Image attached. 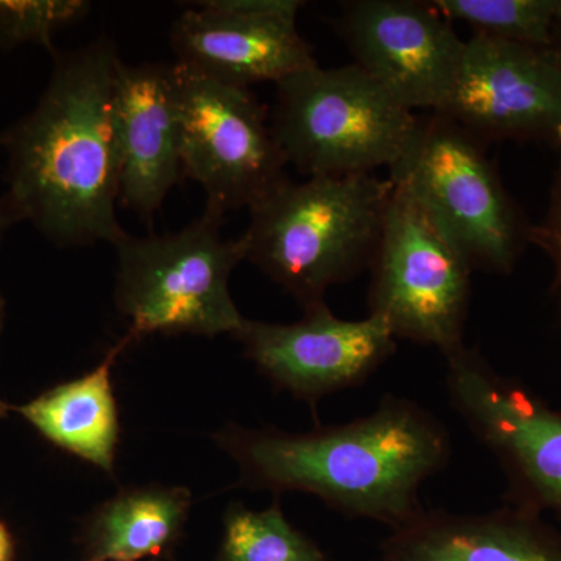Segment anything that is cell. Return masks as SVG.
<instances>
[{
    "instance_id": "cell-21",
    "label": "cell",
    "mask_w": 561,
    "mask_h": 561,
    "mask_svg": "<svg viewBox=\"0 0 561 561\" xmlns=\"http://www.w3.org/2000/svg\"><path fill=\"white\" fill-rule=\"evenodd\" d=\"M530 242L537 243L551 257L561 291V160L553 180L548 213L540 225L531 227Z\"/></svg>"
},
{
    "instance_id": "cell-18",
    "label": "cell",
    "mask_w": 561,
    "mask_h": 561,
    "mask_svg": "<svg viewBox=\"0 0 561 561\" xmlns=\"http://www.w3.org/2000/svg\"><path fill=\"white\" fill-rule=\"evenodd\" d=\"M216 561H331L312 538L291 526L273 502L251 511L232 502L224 515V534Z\"/></svg>"
},
{
    "instance_id": "cell-25",
    "label": "cell",
    "mask_w": 561,
    "mask_h": 561,
    "mask_svg": "<svg viewBox=\"0 0 561 561\" xmlns=\"http://www.w3.org/2000/svg\"><path fill=\"white\" fill-rule=\"evenodd\" d=\"M3 319H5V309H3V298L0 295V331H2Z\"/></svg>"
},
{
    "instance_id": "cell-13",
    "label": "cell",
    "mask_w": 561,
    "mask_h": 561,
    "mask_svg": "<svg viewBox=\"0 0 561 561\" xmlns=\"http://www.w3.org/2000/svg\"><path fill=\"white\" fill-rule=\"evenodd\" d=\"M300 0H209L173 22L179 65L250 88L278 84L317 66L298 31Z\"/></svg>"
},
{
    "instance_id": "cell-17",
    "label": "cell",
    "mask_w": 561,
    "mask_h": 561,
    "mask_svg": "<svg viewBox=\"0 0 561 561\" xmlns=\"http://www.w3.org/2000/svg\"><path fill=\"white\" fill-rule=\"evenodd\" d=\"M192 507L184 486L122 490L99 505L83 527L84 561H154L172 551Z\"/></svg>"
},
{
    "instance_id": "cell-2",
    "label": "cell",
    "mask_w": 561,
    "mask_h": 561,
    "mask_svg": "<svg viewBox=\"0 0 561 561\" xmlns=\"http://www.w3.org/2000/svg\"><path fill=\"white\" fill-rule=\"evenodd\" d=\"M213 440L239 485L319 497L346 518L400 529L424 512L420 490L448 467L449 432L409 398L383 394L368 415L308 432L228 423Z\"/></svg>"
},
{
    "instance_id": "cell-19",
    "label": "cell",
    "mask_w": 561,
    "mask_h": 561,
    "mask_svg": "<svg viewBox=\"0 0 561 561\" xmlns=\"http://www.w3.org/2000/svg\"><path fill=\"white\" fill-rule=\"evenodd\" d=\"M449 22L470 25L474 35L551 49L560 0H430Z\"/></svg>"
},
{
    "instance_id": "cell-1",
    "label": "cell",
    "mask_w": 561,
    "mask_h": 561,
    "mask_svg": "<svg viewBox=\"0 0 561 561\" xmlns=\"http://www.w3.org/2000/svg\"><path fill=\"white\" fill-rule=\"evenodd\" d=\"M119 54L110 39L55 54L35 108L0 133L7 153L3 201L51 243L116 245L121 158L114 94Z\"/></svg>"
},
{
    "instance_id": "cell-14",
    "label": "cell",
    "mask_w": 561,
    "mask_h": 561,
    "mask_svg": "<svg viewBox=\"0 0 561 561\" xmlns=\"http://www.w3.org/2000/svg\"><path fill=\"white\" fill-rule=\"evenodd\" d=\"M119 203L150 219L183 179L175 66L122 61L114 94Z\"/></svg>"
},
{
    "instance_id": "cell-9",
    "label": "cell",
    "mask_w": 561,
    "mask_h": 561,
    "mask_svg": "<svg viewBox=\"0 0 561 561\" xmlns=\"http://www.w3.org/2000/svg\"><path fill=\"white\" fill-rule=\"evenodd\" d=\"M446 360L454 411L507 476L511 504L561 518V409L460 346Z\"/></svg>"
},
{
    "instance_id": "cell-11",
    "label": "cell",
    "mask_w": 561,
    "mask_h": 561,
    "mask_svg": "<svg viewBox=\"0 0 561 561\" xmlns=\"http://www.w3.org/2000/svg\"><path fill=\"white\" fill-rule=\"evenodd\" d=\"M435 114L481 142L542 139L561 149L559 62L551 49L472 35L453 90Z\"/></svg>"
},
{
    "instance_id": "cell-8",
    "label": "cell",
    "mask_w": 561,
    "mask_h": 561,
    "mask_svg": "<svg viewBox=\"0 0 561 561\" xmlns=\"http://www.w3.org/2000/svg\"><path fill=\"white\" fill-rule=\"evenodd\" d=\"M173 66L183 176L201 184L206 210L253 208L289 181L271 117L250 88Z\"/></svg>"
},
{
    "instance_id": "cell-16",
    "label": "cell",
    "mask_w": 561,
    "mask_h": 561,
    "mask_svg": "<svg viewBox=\"0 0 561 561\" xmlns=\"http://www.w3.org/2000/svg\"><path fill=\"white\" fill-rule=\"evenodd\" d=\"M131 345L122 339L98 367L16 409L51 445L113 474L121 424L113 389V367Z\"/></svg>"
},
{
    "instance_id": "cell-22",
    "label": "cell",
    "mask_w": 561,
    "mask_h": 561,
    "mask_svg": "<svg viewBox=\"0 0 561 561\" xmlns=\"http://www.w3.org/2000/svg\"><path fill=\"white\" fill-rule=\"evenodd\" d=\"M14 560V541L5 524L0 522V561Z\"/></svg>"
},
{
    "instance_id": "cell-12",
    "label": "cell",
    "mask_w": 561,
    "mask_h": 561,
    "mask_svg": "<svg viewBox=\"0 0 561 561\" xmlns=\"http://www.w3.org/2000/svg\"><path fill=\"white\" fill-rule=\"evenodd\" d=\"M234 337L273 387L311 405L367 382L397 351V339L378 317L339 319L327 302L297 323L247 319Z\"/></svg>"
},
{
    "instance_id": "cell-23",
    "label": "cell",
    "mask_w": 561,
    "mask_h": 561,
    "mask_svg": "<svg viewBox=\"0 0 561 561\" xmlns=\"http://www.w3.org/2000/svg\"><path fill=\"white\" fill-rule=\"evenodd\" d=\"M16 221L18 219L13 210L10 209V206L7 205L3 198H0V241H2L5 232L10 230L11 225L16 224Z\"/></svg>"
},
{
    "instance_id": "cell-26",
    "label": "cell",
    "mask_w": 561,
    "mask_h": 561,
    "mask_svg": "<svg viewBox=\"0 0 561 561\" xmlns=\"http://www.w3.org/2000/svg\"><path fill=\"white\" fill-rule=\"evenodd\" d=\"M3 412H5V404H3L2 401H0V416L3 415Z\"/></svg>"
},
{
    "instance_id": "cell-3",
    "label": "cell",
    "mask_w": 561,
    "mask_h": 561,
    "mask_svg": "<svg viewBox=\"0 0 561 561\" xmlns=\"http://www.w3.org/2000/svg\"><path fill=\"white\" fill-rule=\"evenodd\" d=\"M391 180L375 173L286 181L250 208L245 261L301 306L370 271L381 241Z\"/></svg>"
},
{
    "instance_id": "cell-24",
    "label": "cell",
    "mask_w": 561,
    "mask_h": 561,
    "mask_svg": "<svg viewBox=\"0 0 561 561\" xmlns=\"http://www.w3.org/2000/svg\"><path fill=\"white\" fill-rule=\"evenodd\" d=\"M551 51L561 69V0L559 10H557L556 24H553Z\"/></svg>"
},
{
    "instance_id": "cell-27",
    "label": "cell",
    "mask_w": 561,
    "mask_h": 561,
    "mask_svg": "<svg viewBox=\"0 0 561 561\" xmlns=\"http://www.w3.org/2000/svg\"><path fill=\"white\" fill-rule=\"evenodd\" d=\"M154 561H157V560H154Z\"/></svg>"
},
{
    "instance_id": "cell-4",
    "label": "cell",
    "mask_w": 561,
    "mask_h": 561,
    "mask_svg": "<svg viewBox=\"0 0 561 561\" xmlns=\"http://www.w3.org/2000/svg\"><path fill=\"white\" fill-rule=\"evenodd\" d=\"M224 217L203 210L176 232L135 238L117 251L114 300L130 321L131 343L147 335H236L245 317L230 291L232 271L245 261L241 236L224 239Z\"/></svg>"
},
{
    "instance_id": "cell-20",
    "label": "cell",
    "mask_w": 561,
    "mask_h": 561,
    "mask_svg": "<svg viewBox=\"0 0 561 561\" xmlns=\"http://www.w3.org/2000/svg\"><path fill=\"white\" fill-rule=\"evenodd\" d=\"M88 11L81 0H0V47L38 44L54 51L55 35Z\"/></svg>"
},
{
    "instance_id": "cell-5",
    "label": "cell",
    "mask_w": 561,
    "mask_h": 561,
    "mask_svg": "<svg viewBox=\"0 0 561 561\" xmlns=\"http://www.w3.org/2000/svg\"><path fill=\"white\" fill-rule=\"evenodd\" d=\"M420 121L351 62L317 65L276 84L271 125L287 165L311 179L390 171Z\"/></svg>"
},
{
    "instance_id": "cell-6",
    "label": "cell",
    "mask_w": 561,
    "mask_h": 561,
    "mask_svg": "<svg viewBox=\"0 0 561 561\" xmlns=\"http://www.w3.org/2000/svg\"><path fill=\"white\" fill-rule=\"evenodd\" d=\"M390 180L368 316L382 320L397 341L432 346L445 357L465 345L472 267L430 206L408 184Z\"/></svg>"
},
{
    "instance_id": "cell-15",
    "label": "cell",
    "mask_w": 561,
    "mask_h": 561,
    "mask_svg": "<svg viewBox=\"0 0 561 561\" xmlns=\"http://www.w3.org/2000/svg\"><path fill=\"white\" fill-rule=\"evenodd\" d=\"M381 561H561V534L518 505L486 513L426 511L390 530Z\"/></svg>"
},
{
    "instance_id": "cell-7",
    "label": "cell",
    "mask_w": 561,
    "mask_h": 561,
    "mask_svg": "<svg viewBox=\"0 0 561 561\" xmlns=\"http://www.w3.org/2000/svg\"><path fill=\"white\" fill-rule=\"evenodd\" d=\"M481 144L434 113L420 121L411 147L389 176L408 184L430 206L472 272L507 275L530 242L531 227L502 186Z\"/></svg>"
},
{
    "instance_id": "cell-10",
    "label": "cell",
    "mask_w": 561,
    "mask_h": 561,
    "mask_svg": "<svg viewBox=\"0 0 561 561\" xmlns=\"http://www.w3.org/2000/svg\"><path fill=\"white\" fill-rule=\"evenodd\" d=\"M334 27L353 65L408 110L437 113L459 72L465 41L430 2L350 0Z\"/></svg>"
}]
</instances>
